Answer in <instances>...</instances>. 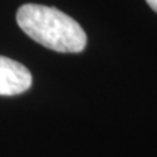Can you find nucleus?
Listing matches in <instances>:
<instances>
[{
  "instance_id": "nucleus-1",
  "label": "nucleus",
  "mask_w": 157,
  "mask_h": 157,
  "mask_svg": "<svg viewBox=\"0 0 157 157\" xmlns=\"http://www.w3.org/2000/svg\"><path fill=\"white\" fill-rule=\"evenodd\" d=\"M16 20L21 30L32 39L58 52H80L86 45V34L72 17L56 8L25 4Z\"/></svg>"
},
{
  "instance_id": "nucleus-2",
  "label": "nucleus",
  "mask_w": 157,
  "mask_h": 157,
  "mask_svg": "<svg viewBox=\"0 0 157 157\" xmlns=\"http://www.w3.org/2000/svg\"><path fill=\"white\" fill-rule=\"evenodd\" d=\"M29 70L13 59L0 56V96H14L32 86Z\"/></svg>"
},
{
  "instance_id": "nucleus-3",
  "label": "nucleus",
  "mask_w": 157,
  "mask_h": 157,
  "mask_svg": "<svg viewBox=\"0 0 157 157\" xmlns=\"http://www.w3.org/2000/svg\"><path fill=\"white\" fill-rule=\"evenodd\" d=\"M147 3H148V6L153 9L155 12H157V0H145Z\"/></svg>"
}]
</instances>
